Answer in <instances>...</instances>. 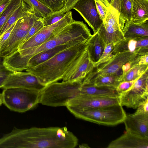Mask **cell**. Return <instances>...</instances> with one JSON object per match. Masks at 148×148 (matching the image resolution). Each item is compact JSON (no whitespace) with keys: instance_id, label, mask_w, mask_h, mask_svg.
Listing matches in <instances>:
<instances>
[{"instance_id":"40","label":"cell","mask_w":148,"mask_h":148,"mask_svg":"<svg viewBox=\"0 0 148 148\" xmlns=\"http://www.w3.org/2000/svg\"><path fill=\"white\" fill-rule=\"evenodd\" d=\"M148 64V55L138 57L136 60V64Z\"/></svg>"},{"instance_id":"9","label":"cell","mask_w":148,"mask_h":148,"mask_svg":"<svg viewBox=\"0 0 148 148\" xmlns=\"http://www.w3.org/2000/svg\"><path fill=\"white\" fill-rule=\"evenodd\" d=\"M73 19L72 12L70 10L68 11L64 16L58 22L50 25L44 26L37 33L20 45L17 51H19L32 48L43 44L58 34Z\"/></svg>"},{"instance_id":"33","label":"cell","mask_w":148,"mask_h":148,"mask_svg":"<svg viewBox=\"0 0 148 148\" xmlns=\"http://www.w3.org/2000/svg\"><path fill=\"white\" fill-rule=\"evenodd\" d=\"M44 27V24L40 19L36 21L24 38L22 44L37 33Z\"/></svg>"},{"instance_id":"37","label":"cell","mask_w":148,"mask_h":148,"mask_svg":"<svg viewBox=\"0 0 148 148\" xmlns=\"http://www.w3.org/2000/svg\"><path fill=\"white\" fill-rule=\"evenodd\" d=\"M95 2L98 12L103 20L106 15L108 8L104 6L99 2L95 1Z\"/></svg>"},{"instance_id":"47","label":"cell","mask_w":148,"mask_h":148,"mask_svg":"<svg viewBox=\"0 0 148 148\" xmlns=\"http://www.w3.org/2000/svg\"><path fill=\"white\" fill-rule=\"evenodd\" d=\"M3 0H0V2H1V1H2Z\"/></svg>"},{"instance_id":"27","label":"cell","mask_w":148,"mask_h":148,"mask_svg":"<svg viewBox=\"0 0 148 148\" xmlns=\"http://www.w3.org/2000/svg\"><path fill=\"white\" fill-rule=\"evenodd\" d=\"M29 7L35 15L40 19L53 13L49 8L38 0H23Z\"/></svg>"},{"instance_id":"26","label":"cell","mask_w":148,"mask_h":148,"mask_svg":"<svg viewBox=\"0 0 148 148\" xmlns=\"http://www.w3.org/2000/svg\"><path fill=\"white\" fill-rule=\"evenodd\" d=\"M148 65L136 64L132 67L120 77V82L130 81L138 79L148 70Z\"/></svg>"},{"instance_id":"22","label":"cell","mask_w":148,"mask_h":148,"mask_svg":"<svg viewBox=\"0 0 148 148\" xmlns=\"http://www.w3.org/2000/svg\"><path fill=\"white\" fill-rule=\"evenodd\" d=\"M122 31L125 39L148 37V20L140 23L125 21Z\"/></svg>"},{"instance_id":"19","label":"cell","mask_w":148,"mask_h":148,"mask_svg":"<svg viewBox=\"0 0 148 148\" xmlns=\"http://www.w3.org/2000/svg\"><path fill=\"white\" fill-rule=\"evenodd\" d=\"M82 43H81L78 42L68 43L34 55L30 57L27 60L26 70L44 62L58 53L69 48Z\"/></svg>"},{"instance_id":"6","label":"cell","mask_w":148,"mask_h":148,"mask_svg":"<svg viewBox=\"0 0 148 148\" xmlns=\"http://www.w3.org/2000/svg\"><path fill=\"white\" fill-rule=\"evenodd\" d=\"M40 91L21 88L3 89V103L8 109L14 112H23L31 110L39 103Z\"/></svg>"},{"instance_id":"44","label":"cell","mask_w":148,"mask_h":148,"mask_svg":"<svg viewBox=\"0 0 148 148\" xmlns=\"http://www.w3.org/2000/svg\"><path fill=\"white\" fill-rule=\"evenodd\" d=\"M79 148H88L89 147L88 145L86 144H83L81 145H79Z\"/></svg>"},{"instance_id":"46","label":"cell","mask_w":148,"mask_h":148,"mask_svg":"<svg viewBox=\"0 0 148 148\" xmlns=\"http://www.w3.org/2000/svg\"><path fill=\"white\" fill-rule=\"evenodd\" d=\"M67 0H64V1H65V3H66V1Z\"/></svg>"},{"instance_id":"23","label":"cell","mask_w":148,"mask_h":148,"mask_svg":"<svg viewBox=\"0 0 148 148\" xmlns=\"http://www.w3.org/2000/svg\"><path fill=\"white\" fill-rule=\"evenodd\" d=\"M80 94L96 96L119 97V96L116 88L97 86L88 84H82Z\"/></svg>"},{"instance_id":"42","label":"cell","mask_w":148,"mask_h":148,"mask_svg":"<svg viewBox=\"0 0 148 148\" xmlns=\"http://www.w3.org/2000/svg\"><path fill=\"white\" fill-rule=\"evenodd\" d=\"M11 0H3L0 2V16L5 10Z\"/></svg>"},{"instance_id":"28","label":"cell","mask_w":148,"mask_h":148,"mask_svg":"<svg viewBox=\"0 0 148 148\" xmlns=\"http://www.w3.org/2000/svg\"><path fill=\"white\" fill-rule=\"evenodd\" d=\"M23 0H11L0 16V32L5 23L19 7Z\"/></svg>"},{"instance_id":"17","label":"cell","mask_w":148,"mask_h":148,"mask_svg":"<svg viewBox=\"0 0 148 148\" xmlns=\"http://www.w3.org/2000/svg\"><path fill=\"white\" fill-rule=\"evenodd\" d=\"M126 52L136 53L140 56L148 55V37L122 40L114 45L111 55Z\"/></svg>"},{"instance_id":"12","label":"cell","mask_w":148,"mask_h":148,"mask_svg":"<svg viewBox=\"0 0 148 148\" xmlns=\"http://www.w3.org/2000/svg\"><path fill=\"white\" fill-rule=\"evenodd\" d=\"M45 86L38 82L36 77L27 72H15L6 78L0 88H21L40 91Z\"/></svg>"},{"instance_id":"8","label":"cell","mask_w":148,"mask_h":148,"mask_svg":"<svg viewBox=\"0 0 148 148\" xmlns=\"http://www.w3.org/2000/svg\"><path fill=\"white\" fill-rule=\"evenodd\" d=\"M119 12L111 6L97 32L106 44L114 45L125 39L122 29L125 23L119 19Z\"/></svg>"},{"instance_id":"24","label":"cell","mask_w":148,"mask_h":148,"mask_svg":"<svg viewBox=\"0 0 148 148\" xmlns=\"http://www.w3.org/2000/svg\"><path fill=\"white\" fill-rule=\"evenodd\" d=\"M148 20V0H133L131 21L140 23Z\"/></svg>"},{"instance_id":"10","label":"cell","mask_w":148,"mask_h":148,"mask_svg":"<svg viewBox=\"0 0 148 148\" xmlns=\"http://www.w3.org/2000/svg\"><path fill=\"white\" fill-rule=\"evenodd\" d=\"M148 70L138 78L132 88L119 95L120 104L122 106L137 109L148 98Z\"/></svg>"},{"instance_id":"25","label":"cell","mask_w":148,"mask_h":148,"mask_svg":"<svg viewBox=\"0 0 148 148\" xmlns=\"http://www.w3.org/2000/svg\"><path fill=\"white\" fill-rule=\"evenodd\" d=\"M30 12H33L29 5L23 1L19 7L2 27L0 32V38L18 20Z\"/></svg>"},{"instance_id":"3","label":"cell","mask_w":148,"mask_h":148,"mask_svg":"<svg viewBox=\"0 0 148 148\" xmlns=\"http://www.w3.org/2000/svg\"><path fill=\"white\" fill-rule=\"evenodd\" d=\"M92 35L90 30L83 21L73 19L48 41L34 47L16 51L28 60L30 57L39 53L67 43L75 42L86 43Z\"/></svg>"},{"instance_id":"18","label":"cell","mask_w":148,"mask_h":148,"mask_svg":"<svg viewBox=\"0 0 148 148\" xmlns=\"http://www.w3.org/2000/svg\"><path fill=\"white\" fill-rule=\"evenodd\" d=\"M108 148H148V138L126 132L112 141Z\"/></svg>"},{"instance_id":"38","label":"cell","mask_w":148,"mask_h":148,"mask_svg":"<svg viewBox=\"0 0 148 148\" xmlns=\"http://www.w3.org/2000/svg\"><path fill=\"white\" fill-rule=\"evenodd\" d=\"M78 0H67L64 7L59 12L65 13L72 9L73 6Z\"/></svg>"},{"instance_id":"31","label":"cell","mask_w":148,"mask_h":148,"mask_svg":"<svg viewBox=\"0 0 148 148\" xmlns=\"http://www.w3.org/2000/svg\"><path fill=\"white\" fill-rule=\"evenodd\" d=\"M59 11L53 12L47 16L40 19L44 26L51 25L58 22L66 14Z\"/></svg>"},{"instance_id":"7","label":"cell","mask_w":148,"mask_h":148,"mask_svg":"<svg viewBox=\"0 0 148 148\" xmlns=\"http://www.w3.org/2000/svg\"><path fill=\"white\" fill-rule=\"evenodd\" d=\"M39 19L30 12L18 20L0 52L1 55L6 57L17 51L34 22Z\"/></svg>"},{"instance_id":"30","label":"cell","mask_w":148,"mask_h":148,"mask_svg":"<svg viewBox=\"0 0 148 148\" xmlns=\"http://www.w3.org/2000/svg\"><path fill=\"white\" fill-rule=\"evenodd\" d=\"M53 12L59 11L64 6V0H38Z\"/></svg>"},{"instance_id":"13","label":"cell","mask_w":148,"mask_h":148,"mask_svg":"<svg viewBox=\"0 0 148 148\" xmlns=\"http://www.w3.org/2000/svg\"><path fill=\"white\" fill-rule=\"evenodd\" d=\"M118 104H120L119 97L96 96L79 94L70 100L66 106L93 108Z\"/></svg>"},{"instance_id":"5","label":"cell","mask_w":148,"mask_h":148,"mask_svg":"<svg viewBox=\"0 0 148 148\" xmlns=\"http://www.w3.org/2000/svg\"><path fill=\"white\" fill-rule=\"evenodd\" d=\"M82 81L56 82L45 86L40 92L39 103L51 107L66 106L80 93Z\"/></svg>"},{"instance_id":"4","label":"cell","mask_w":148,"mask_h":148,"mask_svg":"<svg viewBox=\"0 0 148 148\" xmlns=\"http://www.w3.org/2000/svg\"><path fill=\"white\" fill-rule=\"evenodd\" d=\"M66 107L76 117L105 125L114 126L123 122L126 114L120 104L93 108Z\"/></svg>"},{"instance_id":"41","label":"cell","mask_w":148,"mask_h":148,"mask_svg":"<svg viewBox=\"0 0 148 148\" xmlns=\"http://www.w3.org/2000/svg\"><path fill=\"white\" fill-rule=\"evenodd\" d=\"M109 5L119 12L121 0H106Z\"/></svg>"},{"instance_id":"45","label":"cell","mask_w":148,"mask_h":148,"mask_svg":"<svg viewBox=\"0 0 148 148\" xmlns=\"http://www.w3.org/2000/svg\"><path fill=\"white\" fill-rule=\"evenodd\" d=\"M3 103V96L2 93H0V106Z\"/></svg>"},{"instance_id":"39","label":"cell","mask_w":148,"mask_h":148,"mask_svg":"<svg viewBox=\"0 0 148 148\" xmlns=\"http://www.w3.org/2000/svg\"><path fill=\"white\" fill-rule=\"evenodd\" d=\"M136 111L148 114V98L139 105L137 108Z\"/></svg>"},{"instance_id":"11","label":"cell","mask_w":148,"mask_h":148,"mask_svg":"<svg viewBox=\"0 0 148 148\" xmlns=\"http://www.w3.org/2000/svg\"><path fill=\"white\" fill-rule=\"evenodd\" d=\"M139 56H141L135 53H118L112 56L108 60L94 67L90 73L94 74L116 75L121 77L123 74V65Z\"/></svg>"},{"instance_id":"32","label":"cell","mask_w":148,"mask_h":148,"mask_svg":"<svg viewBox=\"0 0 148 148\" xmlns=\"http://www.w3.org/2000/svg\"><path fill=\"white\" fill-rule=\"evenodd\" d=\"M114 45L112 42L106 44L102 55L98 62L93 64L94 67H96L99 64L108 60L112 57L111 53Z\"/></svg>"},{"instance_id":"34","label":"cell","mask_w":148,"mask_h":148,"mask_svg":"<svg viewBox=\"0 0 148 148\" xmlns=\"http://www.w3.org/2000/svg\"><path fill=\"white\" fill-rule=\"evenodd\" d=\"M137 79L132 81L120 82L116 88L117 92L120 95L121 93L129 90L132 88Z\"/></svg>"},{"instance_id":"16","label":"cell","mask_w":148,"mask_h":148,"mask_svg":"<svg viewBox=\"0 0 148 148\" xmlns=\"http://www.w3.org/2000/svg\"><path fill=\"white\" fill-rule=\"evenodd\" d=\"M123 122L126 132L148 138V114L136 111L126 114Z\"/></svg>"},{"instance_id":"21","label":"cell","mask_w":148,"mask_h":148,"mask_svg":"<svg viewBox=\"0 0 148 148\" xmlns=\"http://www.w3.org/2000/svg\"><path fill=\"white\" fill-rule=\"evenodd\" d=\"M90 59L94 64L99 60L106 44L98 32L92 35L86 43Z\"/></svg>"},{"instance_id":"35","label":"cell","mask_w":148,"mask_h":148,"mask_svg":"<svg viewBox=\"0 0 148 148\" xmlns=\"http://www.w3.org/2000/svg\"><path fill=\"white\" fill-rule=\"evenodd\" d=\"M13 72L7 69L4 64L0 67V88L8 76Z\"/></svg>"},{"instance_id":"20","label":"cell","mask_w":148,"mask_h":148,"mask_svg":"<svg viewBox=\"0 0 148 148\" xmlns=\"http://www.w3.org/2000/svg\"><path fill=\"white\" fill-rule=\"evenodd\" d=\"M120 77L116 75L94 74L90 72L83 80L82 84L116 88L120 83Z\"/></svg>"},{"instance_id":"15","label":"cell","mask_w":148,"mask_h":148,"mask_svg":"<svg viewBox=\"0 0 148 148\" xmlns=\"http://www.w3.org/2000/svg\"><path fill=\"white\" fill-rule=\"evenodd\" d=\"M94 68L86 49L74 61L63 77L62 81H83Z\"/></svg>"},{"instance_id":"43","label":"cell","mask_w":148,"mask_h":148,"mask_svg":"<svg viewBox=\"0 0 148 148\" xmlns=\"http://www.w3.org/2000/svg\"><path fill=\"white\" fill-rule=\"evenodd\" d=\"M4 57L2 56L0 52V67L3 65Z\"/></svg>"},{"instance_id":"48","label":"cell","mask_w":148,"mask_h":148,"mask_svg":"<svg viewBox=\"0 0 148 148\" xmlns=\"http://www.w3.org/2000/svg\"></svg>"},{"instance_id":"14","label":"cell","mask_w":148,"mask_h":148,"mask_svg":"<svg viewBox=\"0 0 148 148\" xmlns=\"http://www.w3.org/2000/svg\"><path fill=\"white\" fill-rule=\"evenodd\" d=\"M72 9L77 11L92 29L97 32L103 22L96 8L95 0H78Z\"/></svg>"},{"instance_id":"2","label":"cell","mask_w":148,"mask_h":148,"mask_svg":"<svg viewBox=\"0 0 148 148\" xmlns=\"http://www.w3.org/2000/svg\"><path fill=\"white\" fill-rule=\"evenodd\" d=\"M86 49V43L72 46L47 60L26 70L45 86L62 79L75 60Z\"/></svg>"},{"instance_id":"29","label":"cell","mask_w":148,"mask_h":148,"mask_svg":"<svg viewBox=\"0 0 148 148\" xmlns=\"http://www.w3.org/2000/svg\"><path fill=\"white\" fill-rule=\"evenodd\" d=\"M133 1V0H121L119 17L125 22L131 21Z\"/></svg>"},{"instance_id":"1","label":"cell","mask_w":148,"mask_h":148,"mask_svg":"<svg viewBox=\"0 0 148 148\" xmlns=\"http://www.w3.org/2000/svg\"><path fill=\"white\" fill-rule=\"evenodd\" d=\"M78 141L65 127H14L0 138V148H73Z\"/></svg>"},{"instance_id":"36","label":"cell","mask_w":148,"mask_h":148,"mask_svg":"<svg viewBox=\"0 0 148 148\" xmlns=\"http://www.w3.org/2000/svg\"><path fill=\"white\" fill-rule=\"evenodd\" d=\"M15 23L10 27L0 38V52L5 43L8 38Z\"/></svg>"}]
</instances>
